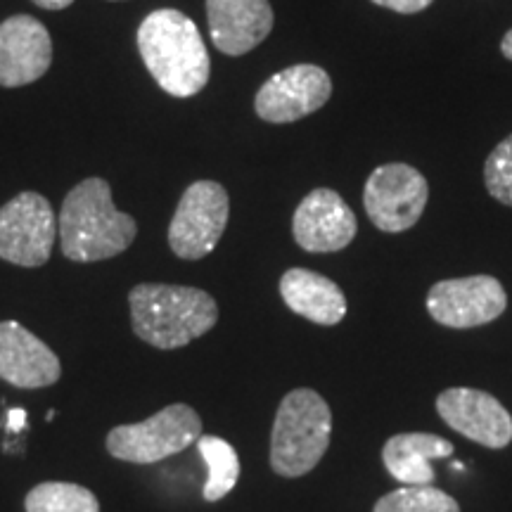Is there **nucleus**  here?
<instances>
[{
	"mask_svg": "<svg viewBox=\"0 0 512 512\" xmlns=\"http://www.w3.org/2000/svg\"><path fill=\"white\" fill-rule=\"evenodd\" d=\"M138 53L157 86L171 98H195L207 88L211 60L204 38L181 10L150 12L138 27Z\"/></svg>",
	"mask_w": 512,
	"mask_h": 512,
	"instance_id": "obj_1",
	"label": "nucleus"
},
{
	"mask_svg": "<svg viewBox=\"0 0 512 512\" xmlns=\"http://www.w3.org/2000/svg\"><path fill=\"white\" fill-rule=\"evenodd\" d=\"M57 233L62 254L69 261L93 264L126 252L136 240L138 223L114 207L110 183L93 176L64 197Z\"/></svg>",
	"mask_w": 512,
	"mask_h": 512,
	"instance_id": "obj_2",
	"label": "nucleus"
},
{
	"mask_svg": "<svg viewBox=\"0 0 512 512\" xmlns=\"http://www.w3.org/2000/svg\"><path fill=\"white\" fill-rule=\"evenodd\" d=\"M133 332L155 349H181L207 335L219 320L209 292L188 285L143 283L128 294Z\"/></svg>",
	"mask_w": 512,
	"mask_h": 512,
	"instance_id": "obj_3",
	"label": "nucleus"
},
{
	"mask_svg": "<svg viewBox=\"0 0 512 512\" xmlns=\"http://www.w3.org/2000/svg\"><path fill=\"white\" fill-rule=\"evenodd\" d=\"M332 413L313 389H294L280 401L271 432V467L280 477H302L330 446Z\"/></svg>",
	"mask_w": 512,
	"mask_h": 512,
	"instance_id": "obj_4",
	"label": "nucleus"
},
{
	"mask_svg": "<svg viewBox=\"0 0 512 512\" xmlns=\"http://www.w3.org/2000/svg\"><path fill=\"white\" fill-rule=\"evenodd\" d=\"M202 437V418L188 403H171L143 422L119 425L107 434V453L124 463L152 465L176 456Z\"/></svg>",
	"mask_w": 512,
	"mask_h": 512,
	"instance_id": "obj_5",
	"label": "nucleus"
},
{
	"mask_svg": "<svg viewBox=\"0 0 512 512\" xmlns=\"http://www.w3.org/2000/svg\"><path fill=\"white\" fill-rule=\"evenodd\" d=\"M230 197L216 181H197L185 188L169 223V247L178 259L200 261L211 254L226 233Z\"/></svg>",
	"mask_w": 512,
	"mask_h": 512,
	"instance_id": "obj_6",
	"label": "nucleus"
},
{
	"mask_svg": "<svg viewBox=\"0 0 512 512\" xmlns=\"http://www.w3.org/2000/svg\"><path fill=\"white\" fill-rule=\"evenodd\" d=\"M430 200L427 178L411 164L392 162L373 169L363 188V207L382 233H406L425 214Z\"/></svg>",
	"mask_w": 512,
	"mask_h": 512,
	"instance_id": "obj_7",
	"label": "nucleus"
},
{
	"mask_svg": "<svg viewBox=\"0 0 512 512\" xmlns=\"http://www.w3.org/2000/svg\"><path fill=\"white\" fill-rule=\"evenodd\" d=\"M55 211L38 192H19L0 207V259L22 268L48 264L55 247Z\"/></svg>",
	"mask_w": 512,
	"mask_h": 512,
	"instance_id": "obj_8",
	"label": "nucleus"
},
{
	"mask_svg": "<svg viewBox=\"0 0 512 512\" xmlns=\"http://www.w3.org/2000/svg\"><path fill=\"white\" fill-rule=\"evenodd\" d=\"M505 309H508V294L494 275L439 280L427 292V311L446 328H479L494 323Z\"/></svg>",
	"mask_w": 512,
	"mask_h": 512,
	"instance_id": "obj_9",
	"label": "nucleus"
},
{
	"mask_svg": "<svg viewBox=\"0 0 512 512\" xmlns=\"http://www.w3.org/2000/svg\"><path fill=\"white\" fill-rule=\"evenodd\" d=\"M332 98V79L318 64H294L273 74L254 98L256 117L268 124H294Z\"/></svg>",
	"mask_w": 512,
	"mask_h": 512,
	"instance_id": "obj_10",
	"label": "nucleus"
},
{
	"mask_svg": "<svg viewBox=\"0 0 512 512\" xmlns=\"http://www.w3.org/2000/svg\"><path fill=\"white\" fill-rule=\"evenodd\" d=\"M356 233V214L342 200V195L330 188L311 190L294 209L292 235L304 252H342L354 242Z\"/></svg>",
	"mask_w": 512,
	"mask_h": 512,
	"instance_id": "obj_11",
	"label": "nucleus"
},
{
	"mask_svg": "<svg viewBox=\"0 0 512 512\" xmlns=\"http://www.w3.org/2000/svg\"><path fill=\"white\" fill-rule=\"evenodd\" d=\"M437 413L451 430L475 444L505 448L512 441V415L508 408L482 389H446L437 396Z\"/></svg>",
	"mask_w": 512,
	"mask_h": 512,
	"instance_id": "obj_12",
	"label": "nucleus"
},
{
	"mask_svg": "<svg viewBox=\"0 0 512 512\" xmlns=\"http://www.w3.org/2000/svg\"><path fill=\"white\" fill-rule=\"evenodd\" d=\"M53 64V38L31 15L8 17L0 24V86H27L48 74Z\"/></svg>",
	"mask_w": 512,
	"mask_h": 512,
	"instance_id": "obj_13",
	"label": "nucleus"
},
{
	"mask_svg": "<svg viewBox=\"0 0 512 512\" xmlns=\"http://www.w3.org/2000/svg\"><path fill=\"white\" fill-rule=\"evenodd\" d=\"M60 377V358L43 339L17 320H0V380L19 389H41Z\"/></svg>",
	"mask_w": 512,
	"mask_h": 512,
	"instance_id": "obj_14",
	"label": "nucleus"
},
{
	"mask_svg": "<svg viewBox=\"0 0 512 512\" xmlns=\"http://www.w3.org/2000/svg\"><path fill=\"white\" fill-rule=\"evenodd\" d=\"M207 22L214 48L240 57L271 36L275 15L268 0H207Z\"/></svg>",
	"mask_w": 512,
	"mask_h": 512,
	"instance_id": "obj_15",
	"label": "nucleus"
},
{
	"mask_svg": "<svg viewBox=\"0 0 512 512\" xmlns=\"http://www.w3.org/2000/svg\"><path fill=\"white\" fill-rule=\"evenodd\" d=\"M280 297L287 309L316 325H337L347 316L342 287L309 268H290L280 278Z\"/></svg>",
	"mask_w": 512,
	"mask_h": 512,
	"instance_id": "obj_16",
	"label": "nucleus"
},
{
	"mask_svg": "<svg viewBox=\"0 0 512 512\" xmlns=\"http://www.w3.org/2000/svg\"><path fill=\"white\" fill-rule=\"evenodd\" d=\"M451 441L427 432L394 434L382 448V463L403 486H430L434 482L432 460L453 456Z\"/></svg>",
	"mask_w": 512,
	"mask_h": 512,
	"instance_id": "obj_17",
	"label": "nucleus"
},
{
	"mask_svg": "<svg viewBox=\"0 0 512 512\" xmlns=\"http://www.w3.org/2000/svg\"><path fill=\"white\" fill-rule=\"evenodd\" d=\"M197 448H200V456L207 463L209 477L204 484V501L216 503L221 498H226L230 491L235 489L240 479V458L233 444H228L226 439L214 437V434H202L197 439Z\"/></svg>",
	"mask_w": 512,
	"mask_h": 512,
	"instance_id": "obj_18",
	"label": "nucleus"
},
{
	"mask_svg": "<svg viewBox=\"0 0 512 512\" xmlns=\"http://www.w3.org/2000/svg\"><path fill=\"white\" fill-rule=\"evenodd\" d=\"M27 512H100L91 489L72 482H43L24 498Z\"/></svg>",
	"mask_w": 512,
	"mask_h": 512,
	"instance_id": "obj_19",
	"label": "nucleus"
},
{
	"mask_svg": "<svg viewBox=\"0 0 512 512\" xmlns=\"http://www.w3.org/2000/svg\"><path fill=\"white\" fill-rule=\"evenodd\" d=\"M373 512H460L453 496L434 486H401L375 503Z\"/></svg>",
	"mask_w": 512,
	"mask_h": 512,
	"instance_id": "obj_20",
	"label": "nucleus"
},
{
	"mask_svg": "<svg viewBox=\"0 0 512 512\" xmlns=\"http://www.w3.org/2000/svg\"><path fill=\"white\" fill-rule=\"evenodd\" d=\"M484 183L494 200L505 204V207H512V133L486 157Z\"/></svg>",
	"mask_w": 512,
	"mask_h": 512,
	"instance_id": "obj_21",
	"label": "nucleus"
},
{
	"mask_svg": "<svg viewBox=\"0 0 512 512\" xmlns=\"http://www.w3.org/2000/svg\"><path fill=\"white\" fill-rule=\"evenodd\" d=\"M377 8L399 12V15H418V12L427 10L434 0H370Z\"/></svg>",
	"mask_w": 512,
	"mask_h": 512,
	"instance_id": "obj_22",
	"label": "nucleus"
},
{
	"mask_svg": "<svg viewBox=\"0 0 512 512\" xmlns=\"http://www.w3.org/2000/svg\"><path fill=\"white\" fill-rule=\"evenodd\" d=\"M31 3L38 5L43 10H64L74 3V0H31Z\"/></svg>",
	"mask_w": 512,
	"mask_h": 512,
	"instance_id": "obj_23",
	"label": "nucleus"
},
{
	"mask_svg": "<svg viewBox=\"0 0 512 512\" xmlns=\"http://www.w3.org/2000/svg\"><path fill=\"white\" fill-rule=\"evenodd\" d=\"M8 418H10V430H22L27 411H24V408H17V411H10Z\"/></svg>",
	"mask_w": 512,
	"mask_h": 512,
	"instance_id": "obj_24",
	"label": "nucleus"
},
{
	"mask_svg": "<svg viewBox=\"0 0 512 512\" xmlns=\"http://www.w3.org/2000/svg\"><path fill=\"white\" fill-rule=\"evenodd\" d=\"M501 53H503L505 60L512 62V29L508 31V34L503 36V41H501Z\"/></svg>",
	"mask_w": 512,
	"mask_h": 512,
	"instance_id": "obj_25",
	"label": "nucleus"
}]
</instances>
